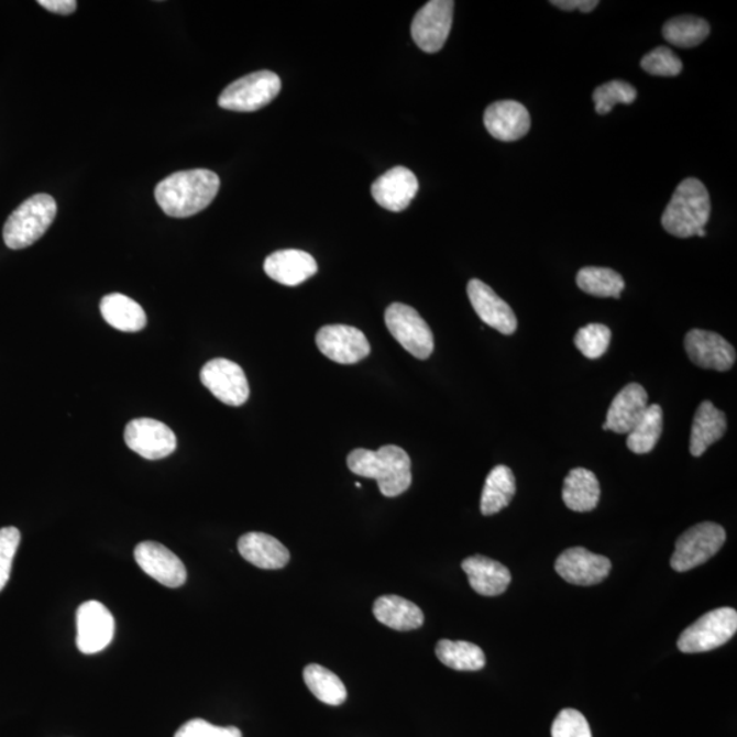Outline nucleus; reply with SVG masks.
Instances as JSON below:
<instances>
[{
	"label": "nucleus",
	"mask_w": 737,
	"mask_h": 737,
	"mask_svg": "<svg viewBox=\"0 0 737 737\" xmlns=\"http://www.w3.org/2000/svg\"><path fill=\"white\" fill-rule=\"evenodd\" d=\"M219 189L220 179L211 169H187L163 179L155 197L168 217L190 218L211 206Z\"/></svg>",
	"instance_id": "f257e3e1"
},
{
	"label": "nucleus",
	"mask_w": 737,
	"mask_h": 737,
	"mask_svg": "<svg viewBox=\"0 0 737 737\" xmlns=\"http://www.w3.org/2000/svg\"><path fill=\"white\" fill-rule=\"evenodd\" d=\"M351 473L360 477L377 481L378 490L385 497H396L410 487L411 461L404 448L384 446L377 451H351L348 457Z\"/></svg>",
	"instance_id": "f03ea898"
},
{
	"label": "nucleus",
	"mask_w": 737,
	"mask_h": 737,
	"mask_svg": "<svg viewBox=\"0 0 737 737\" xmlns=\"http://www.w3.org/2000/svg\"><path fill=\"white\" fill-rule=\"evenodd\" d=\"M711 212V196L706 186L700 179L688 178L674 190L662 213L661 224L673 237H696L705 230Z\"/></svg>",
	"instance_id": "7ed1b4c3"
},
{
	"label": "nucleus",
	"mask_w": 737,
	"mask_h": 737,
	"mask_svg": "<svg viewBox=\"0 0 737 737\" xmlns=\"http://www.w3.org/2000/svg\"><path fill=\"white\" fill-rule=\"evenodd\" d=\"M56 202L50 195H36L22 202L3 227L6 246L21 251L36 243L54 223Z\"/></svg>",
	"instance_id": "20e7f679"
},
{
	"label": "nucleus",
	"mask_w": 737,
	"mask_h": 737,
	"mask_svg": "<svg viewBox=\"0 0 737 737\" xmlns=\"http://www.w3.org/2000/svg\"><path fill=\"white\" fill-rule=\"evenodd\" d=\"M282 81L274 72L261 70L237 79L219 96L221 109L254 112L264 109L280 94Z\"/></svg>",
	"instance_id": "39448f33"
},
{
	"label": "nucleus",
	"mask_w": 737,
	"mask_h": 737,
	"mask_svg": "<svg viewBox=\"0 0 737 737\" xmlns=\"http://www.w3.org/2000/svg\"><path fill=\"white\" fill-rule=\"evenodd\" d=\"M736 631L737 612L733 608L714 609L684 629L678 640L679 650L685 654L705 653L729 642Z\"/></svg>",
	"instance_id": "423d86ee"
},
{
	"label": "nucleus",
	"mask_w": 737,
	"mask_h": 737,
	"mask_svg": "<svg viewBox=\"0 0 737 737\" xmlns=\"http://www.w3.org/2000/svg\"><path fill=\"white\" fill-rule=\"evenodd\" d=\"M727 532L724 527L713 521H703L691 527L676 541L671 559L672 569L685 572L705 564L723 548Z\"/></svg>",
	"instance_id": "0eeeda50"
},
{
	"label": "nucleus",
	"mask_w": 737,
	"mask_h": 737,
	"mask_svg": "<svg viewBox=\"0 0 737 737\" xmlns=\"http://www.w3.org/2000/svg\"><path fill=\"white\" fill-rule=\"evenodd\" d=\"M385 324L398 343L418 360H428L435 350L433 332L418 311L405 304L389 305Z\"/></svg>",
	"instance_id": "6e6552de"
},
{
	"label": "nucleus",
	"mask_w": 737,
	"mask_h": 737,
	"mask_svg": "<svg viewBox=\"0 0 737 737\" xmlns=\"http://www.w3.org/2000/svg\"><path fill=\"white\" fill-rule=\"evenodd\" d=\"M453 8L452 0H432L414 16L411 36L425 53H439L444 47L452 28Z\"/></svg>",
	"instance_id": "1a4fd4ad"
},
{
	"label": "nucleus",
	"mask_w": 737,
	"mask_h": 737,
	"mask_svg": "<svg viewBox=\"0 0 737 737\" xmlns=\"http://www.w3.org/2000/svg\"><path fill=\"white\" fill-rule=\"evenodd\" d=\"M200 377L215 398L227 406L245 405L251 395L246 374L235 362L224 359L209 361L202 366Z\"/></svg>",
	"instance_id": "9d476101"
},
{
	"label": "nucleus",
	"mask_w": 737,
	"mask_h": 737,
	"mask_svg": "<svg viewBox=\"0 0 737 737\" xmlns=\"http://www.w3.org/2000/svg\"><path fill=\"white\" fill-rule=\"evenodd\" d=\"M130 450L147 461H158L177 450V438L166 424L152 418L133 419L124 429Z\"/></svg>",
	"instance_id": "9b49d317"
},
{
	"label": "nucleus",
	"mask_w": 737,
	"mask_h": 737,
	"mask_svg": "<svg viewBox=\"0 0 737 737\" xmlns=\"http://www.w3.org/2000/svg\"><path fill=\"white\" fill-rule=\"evenodd\" d=\"M317 348L327 359L342 365L359 364L371 354V344L359 328L334 324L322 327L316 334Z\"/></svg>",
	"instance_id": "f8f14e48"
},
{
	"label": "nucleus",
	"mask_w": 737,
	"mask_h": 737,
	"mask_svg": "<svg viewBox=\"0 0 737 737\" xmlns=\"http://www.w3.org/2000/svg\"><path fill=\"white\" fill-rule=\"evenodd\" d=\"M116 620L99 601H87L77 610V648L84 654H96L111 644Z\"/></svg>",
	"instance_id": "ddd939ff"
},
{
	"label": "nucleus",
	"mask_w": 737,
	"mask_h": 737,
	"mask_svg": "<svg viewBox=\"0 0 737 737\" xmlns=\"http://www.w3.org/2000/svg\"><path fill=\"white\" fill-rule=\"evenodd\" d=\"M140 569L163 586L177 588L187 580L186 566L177 554L162 543L144 541L134 549Z\"/></svg>",
	"instance_id": "4468645a"
},
{
	"label": "nucleus",
	"mask_w": 737,
	"mask_h": 737,
	"mask_svg": "<svg viewBox=\"0 0 737 737\" xmlns=\"http://www.w3.org/2000/svg\"><path fill=\"white\" fill-rule=\"evenodd\" d=\"M556 572L564 581L578 586H593L609 575L612 563L605 556L585 548H570L556 560Z\"/></svg>",
	"instance_id": "2eb2a0df"
},
{
	"label": "nucleus",
	"mask_w": 737,
	"mask_h": 737,
	"mask_svg": "<svg viewBox=\"0 0 737 737\" xmlns=\"http://www.w3.org/2000/svg\"><path fill=\"white\" fill-rule=\"evenodd\" d=\"M684 348L693 364L702 369L727 372L736 362L734 345L716 332L690 331L685 334Z\"/></svg>",
	"instance_id": "dca6fc26"
},
{
	"label": "nucleus",
	"mask_w": 737,
	"mask_h": 737,
	"mask_svg": "<svg viewBox=\"0 0 737 737\" xmlns=\"http://www.w3.org/2000/svg\"><path fill=\"white\" fill-rule=\"evenodd\" d=\"M419 189L416 174L406 167L388 169L374 180L372 196L380 207L391 212H402L410 206Z\"/></svg>",
	"instance_id": "f3484780"
},
{
	"label": "nucleus",
	"mask_w": 737,
	"mask_h": 737,
	"mask_svg": "<svg viewBox=\"0 0 737 737\" xmlns=\"http://www.w3.org/2000/svg\"><path fill=\"white\" fill-rule=\"evenodd\" d=\"M468 295L475 314L486 326L503 334H513L518 328V320L512 306L503 300L484 282L472 279L468 285Z\"/></svg>",
	"instance_id": "a211bd4d"
},
{
	"label": "nucleus",
	"mask_w": 737,
	"mask_h": 737,
	"mask_svg": "<svg viewBox=\"0 0 737 737\" xmlns=\"http://www.w3.org/2000/svg\"><path fill=\"white\" fill-rule=\"evenodd\" d=\"M484 123L493 139L512 143L529 133L531 119L524 105L514 100H503L487 107Z\"/></svg>",
	"instance_id": "6ab92c4d"
},
{
	"label": "nucleus",
	"mask_w": 737,
	"mask_h": 737,
	"mask_svg": "<svg viewBox=\"0 0 737 737\" xmlns=\"http://www.w3.org/2000/svg\"><path fill=\"white\" fill-rule=\"evenodd\" d=\"M648 400V393L642 385L628 384L612 400L603 429L612 430L617 435H628L644 417L646 408L649 406Z\"/></svg>",
	"instance_id": "aec40b11"
},
{
	"label": "nucleus",
	"mask_w": 737,
	"mask_h": 737,
	"mask_svg": "<svg viewBox=\"0 0 737 737\" xmlns=\"http://www.w3.org/2000/svg\"><path fill=\"white\" fill-rule=\"evenodd\" d=\"M265 274L283 286L302 285L317 274L319 266L311 254L297 249L272 253L264 263Z\"/></svg>",
	"instance_id": "412c9836"
},
{
	"label": "nucleus",
	"mask_w": 737,
	"mask_h": 737,
	"mask_svg": "<svg viewBox=\"0 0 737 737\" xmlns=\"http://www.w3.org/2000/svg\"><path fill=\"white\" fill-rule=\"evenodd\" d=\"M462 569L466 572L470 586L485 597H496L506 593L512 583V572L496 560L475 554L463 560Z\"/></svg>",
	"instance_id": "4be33fe9"
},
{
	"label": "nucleus",
	"mask_w": 737,
	"mask_h": 737,
	"mask_svg": "<svg viewBox=\"0 0 737 737\" xmlns=\"http://www.w3.org/2000/svg\"><path fill=\"white\" fill-rule=\"evenodd\" d=\"M238 551L249 563L261 570L285 569L290 561V552L275 537L265 532H248L238 541Z\"/></svg>",
	"instance_id": "5701e85b"
},
{
	"label": "nucleus",
	"mask_w": 737,
	"mask_h": 737,
	"mask_svg": "<svg viewBox=\"0 0 737 737\" xmlns=\"http://www.w3.org/2000/svg\"><path fill=\"white\" fill-rule=\"evenodd\" d=\"M727 432V417L712 402L705 400L695 413L691 428L690 452L700 458L714 442L724 438Z\"/></svg>",
	"instance_id": "b1692460"
},
{
	"label": "nucleus",
	"mask_w": 737,
	"mask_h": 737,
	"mask_svg": "<svg viewBox=\"0 0 737 737\" xmlns=\"http://www.w3.org/2000/svg\"><path fill=\"white\" fill-rule=\"evenodd\" d=\"M373 614L382 625L396 631H413L424 625L425 616L419 606L399 595H383L373 605Z\"/></svg>",
	"instance_id": "393cba45"
},
{
	"label": "nucleus",
	"mask_w": 737,
	"mask_h": 737,
	"mask_svg": "<svg viewBox=\"0 0 737 737\" xmlns=\"http://www.w3.org/2000/svg\"><path fill=\"white\" fill-rule=\"evenodd\" d=\"M103 319L121 332H140L146 326V315L141 305L123 294L106 295L100 302Z\"/></svg>",
	"instance_id": "a878e982"
},
{
	"label": "nucleus",
	"mask_w": 737,
	"mask_h": 737,
	"mask_svg": "<svg viewBox=\"0 0 737 737\" xmlns=\"http://www.w3.org/2000/svg\"><path fill=\"white\" fill-rule=\"evenodd\" d=\"M601 487L597 477L587 469L571 470L564 480L563 502L571 512L590 513L598 506Z\"/></svg>",
	"instance_id": "bb28decb"
},
{
	"label": "nucleus",
	"mask_w": 737,
	"mask_h": 737,
	"mask_svg": "<svg viewBox=\"0 0 737 737\" xmlns=\"http://www.w3.org/2000/svg\"><path fill=\"white\" fill-rule=\"evenodd\" d=\"M516 493V482L513 470L498 464L487 474L484 491L481 496V513L485 516L501 513L509 506Z\"/></svg>",
	"instance_id": "cd10ccee"
},
{
	"label": "nucleus",
	"mask_w": 737,
	"mask_h": 737,
	"mask_svg": "<svg viewBox=\"0 0 737 737\" xmlns=\"http://www.w3.org/2000/svg\"><path fill=\"white\" fill-rule=\"evenodd\" d=\"M304 680L310 693L327 705L340 706L348 700V689L342 680L319 663H310L304 669Z\"/></svg>",
	"instance_id": "c85d7f7f"
},
{
	"label": "nucleus",
	"mask_w": 737,
	"mask_h": 737,
	"mask_svg": "<svg viewBox=\"0 0 737 737\" xmlns=\"http://www.w3.org/2000/svg\"><path fill=\"white\" fill-rule=\"evenodd\" d=\"M436 656L446 667L455 671H480L485 667V654L477 645L464 640H439Z\"/></svg>",
	"instance_id": "c756f323"
},
{
	"label": "nucleus",
	"mask_w": 737,
	"mask_h": 737,
	"mask_svg": "<svg viewBox=\"0 0 737 737\" xmlns=\"http://www.w3.org/2000/svg\"><path fill=\"white\" fill-rule=\"evenodd\" d=\"M576 285L583 293L598 298H620L626 283L620 274L600 266H585L576 275Z\"/></svg>",
	"instance_id": "7c9ffc66"
},
{
	"label": "nucleus",
	"mask_w": 737,
	"mask_h": 737,
	"mask_svg": "<svg viewBox=\"0 0 737 737\" xmlns=\"http://www.w3.org/2000/svg\"><path fill=\"white\" fill-rule=\"evenodd\" d=\"M662 35L668 43L679 48H693L705 42L711 35V25L698 16H674L663 25Z\"/></svg>",
	"instance_id": "2f4dec72"
},
{
	"label": "nucleus",
	"mask_w": 737,
	"mask_h": 737,
	"mask_svg": "<svg viewBox=\"0 0 737 737\" xmlns=\"http://www.w3.org/2000/svg\"><path fill=\"white\" fill-rule=\"evenodd\" d=\"M663 413L659 405H651L646 408L644 417L635 425L631 432L628 433V450L644 455L653 451L662 433Z\"/></svg>",
	"instance_id": "473e14b6"
},
{
	"label": "nucleus",
	"mask_w": 737,
	"mask_h": 737,
	"mask_svg": "<svg viewBox=\"0 0 737 737\" xmlns=\"http://www.w3.org/2000/svg\"><path fill=\"white\" fill-rule=\"evenodd\" d=\"M637 89L626 81H610L594 90L593 101L600 116L614 110L616 105H632L637 100Z\"/></svg>",
	"instance_id": "72a5a7b5"
},
{
	"label": "nucleus",
	"mask_w": 737,
	"mask_h": 737,
	"mask_svg": "<svg viewBox=\"0 0 737 737\" xmlns=\"http://www.w3.org/2000/svg\"><path fill=\"white\" fill-rule=\"evenodd\" d=\"M612 332L604 324H587L575 334L576 349L588 360H598L608 350Z\"/></svg>",
	"instance_id": "f704fd0d"
},
{
	"label": "nucleus",
	"mask_w": 737,
	"mask_h": 737,
	"mask_svg": "<svg viewBox=\"0 0 737 737\" xmlns=\"http://www.w3.org/2000/svg\"><path fill=\"white\" fill-rule=\"evenodd\" d=\"M640 66H642L646 73L651 74V76L659 77L679 76L683 70L682 61L679 59V56L672 50L667 47L651 50L648 55L644 56Z\"/></svg>",
	"instance_id": "c9c22d12"
},
{
	"label": "nucleus",
	"mask_w": 737,
	"mask_h": 737,
	"mask_svg": "<svg viewBox=\"0 0 737 737\" xmlns=\"http://www.w3.org/2000/svg\"><path fill=\"white\" fill-rule=\"evenodd\" d=\"M20 542L21 532L16 527L0 529V592L8 585Z\"/></svg>",
	"instance_id": "e433bc0d"
},
{
	"label": "nucleus",
	"mask_w": 737,
	"mask_h": 737,
	"mask_svg": "<svg viewBox=\"0 0 737 737\" xmlns=\"http://www.w3.org/2000/svg\"><path fill=\"white\" fill-rule=\"evenodd\" d=\"M552 737H593L587 719L575 708H564L552 725Z\"/></svg>",
	"instance_id": "4c0bfd02"
},
{
	"label": "nucleus",
	"mask_w": 737,
	"mask_h": 737,
	"mask_svg": "<svg viewBox=\"0 0 737 737\" xmlns=\"http://www.w3.org/2000/svg\"><path fill=\"white\" fill-rule=\"evenodd\" d=\"M174 737H242V733L235 727H218L206 719L195 718L184 724Z\"/></svg>",
	"instance_id": "58836bf2"
},
{
	"label": "nucleus",
	"mask_w": 737,
	"mask_h": 737,
	"mask_svg": "<svg viewBox=\"0 0 737 737\" xmlns=\"http://www.w3.org/2000/svg\"><path fill=\"white\" fill-rule=\"evenodd\" d=\"M38 4L59 15H70L77 9L76 0H40Z\"/></svg>",
	"instance_id": "ea45409f"
},
{
	"label": "nucleus",
	"mask_w": 737,
	"mask_h": 737,
	"mask_svg": "<svg viewBox=\"0 0 737 737\" xmlns=\"http://www.w3.org/2000/svg\"><path fill=\"white\" fill-rule=\"evenodd\" d=\"M551 3L561 10H580L582 13H590V11H593L600 4L597 0H554Z\"/></svg>",
	"instance_id": "a19ab883"
}]
</instances>
